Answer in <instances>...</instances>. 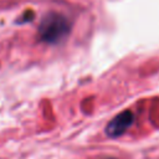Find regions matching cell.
<instances>
[{
	"mask_svg": "<svg viewBox=\"0 0 159 159\" xmlns=\"http://www.w3.org/2000/svg\"><path fill=\"white\" fill-rule=\"evenodd\" d=\"M70 30L71 24L66 16L58 12H50L42 19L39 26V35L47 43H57L66 39Z\"/></svg>",
	"mask_w": 159,
	"mask_h": 159,
	"instance_id": "cell-1",
	"label": "cell"
},
{
	"mask_svg": "<svg viewBox=\"0 0 159 159\" xmlns=\"http://www.w3.org/2000/svg\"><path fill=\"white\" fill-rule=\"evenodd\" d=\"M134 120L133 113L130 111H124L117 114L106 127V134L109 138H118L127 132Z\"/></svg>",
	"mask_w": 159,
	"mask_h": 159,
	"instance_id": "cell-2",
	"label": "cell"
}]
</instances>
